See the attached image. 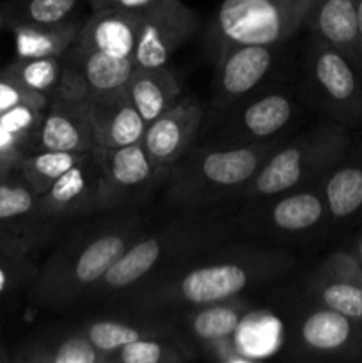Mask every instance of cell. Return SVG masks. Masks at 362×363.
Returning a JSON list of instances; mask_svg holds the SVG:
<instances>
[{
	"mask_svg": "<svg viewBox=\"0 0 362 363\" xmlns=\"http://www.w3.org/2000/svg\"><path fill=\"white\" fill-rule=\"evenodd\" d=\"M293 266V255L277 248L229 247L224 243L195 255L176 272L121 303L130 312L172 314L241 296L247 291L279 280Z\"/></svg>",
	"mask_w": 362,
	"mask_h": 363,
	"instance_id": "obj_1",
	"label": "cell"
},
{
	"mask_svg": "<svg viewBox=\"0 0 362 363\" xmlns=\"http://www.w3.org/2000/svg\"><path fill=\"white\" fill-rule=\"evenodd\" d=\"M236 222L222 213L185 211L156 229L142 230L82 301H123L202 252L227 243Z\"/></svg>",
	"mask_w": 362,
	"mask_h": 363,
	"instance_id": "obj_2",
	"label": "cell"
},
{
	"mask_svg": "<svg viewBox=\"0 0 362 363\" xmlns=\"http://www.w3.org/2000/svg\"><path fill=\"white\" fill-rule=\"evenodd\" d=\"M144 229L142 216L126 215L66 240L39 266L27 289L28 303L46 311L73 307L106 275Z\"/></svg>",
	"mask_w": 362,
	"mask_h": 363,
	"instance_id": "obj_3",
	"label": "cell"
},
{
	"mask_svg": "<svg viewBox=\"0 0 362 363\" xmlns=\"http://www.w3.org/2000/svg\"><path fill=\"white\" fill-rule=\"evenodd\" d=\"M287 137L248 145H192L163 179V199L183 211L238 201L266 156Z\"/></svg>",
	"mask_w": 362,
	"mask_h": 363,
	"instance_id": "obj_4",
	"label": "cell"
},
{
	"mask_svg": "<svg viewBox=\"0 0 362 363\" xmlns=\"http://www.w3.org/2000/svg\"><path fill=\"white\" fill-rule=\"evenodd\" d=\"M350 128L334 121L318 124L273 149L238 201L256 202L319 183L350 149Z\"/></svg>",
	"mask_w": 362,
	"mask_h": 363,
	"instance_id": "obj_5",
	"label": "cell"
},
{
	"mask_svg": "<svg viewBox=\"0 0 362 363\" xmlns=\"http://www.w3.org/2000/svg\"><path fill=\"white\" fill-rule=\"evenodd\" d=\"M314 0H222L208 27L213 59L227 46H280L305 28Z\"/></svg>",
	"mask_w": 362,
	"mask_h": 363,
	"instance_id": "obj_6",
	"label": "cell"
},
{
	"mask_svg": "<svg viewBox=\"0 0 362 363\" xmlns=\"http://www.w3.org/2000/svg\"><path fill=\"white\" fill-rule=\"evenodd\" d=\"M304 87L329 121L346 128L362 124V69L316 35L304 53Z\"/></svg>",
	"mask_w": 362,
	"mask_h": 363,
	"instance_id": "obj_7",
	"label": "cell"
},
{
	"mask_svg": "<svg viewBox=\"0 0 362 363\" xmlns=\"http://www.w3.org/2000/svg\"><path fill=\"white\" fill-rule=\"evenodd\" d=\"M213 131L208 145H248L286 137L297 123L300 105L284 89L263 87L226 108H212Z\"/></svg>",
	"mask_w": 362,
	"mask_h": 363,
	"instance_id": "obj_8",
	"label": "cell"
},
{
	"mask_svg": "<svg viewBox=\"0 0 362 363\" xmlns=\"http://www.w3.org/2000/svg\"><path fill=\"white\" fill-rule=\"evenodd\" d=\"M251 204L236 222L243 223L252 233H266L277 238H307L330 223L322 181Z\"/></svg>",
	"mask_w": 362,
	"mask_h": 363,
	"instance_id": "obj_9",
	"label": "cell"
},
{
	"mask_svg": "<svg viewBox=\"0 0 362 363\" xmlns=\"http://www.w3.org/2000/svg\"><path fill=\"white\" fill-rule=\"evenodd\" d=\"M99 172V211H130L165 177L155 169L141 142L92 151Z\"/></svg>",
	"mask_w": 362,
	"mask_h": 363,
	"instance_id": "obj_10",
	"label": "cell"
},
{
	"mask_svg": "<svg viewBox=\"0 0 362 363\" xmlns=\"http://www.w3.org/2000/svg\"><path fill=\"white\" fill-rule=\"evenodd\" d=\"M197 28V14L181 0H153L141 7L135 66L162 67Z\"/></svg>",
	"mask_w": 362,
	"mask_h": 363,
	"instance_id": "obj_11",
	"label": "cell"
},
{
	"mask_svg": "<svg viewBox=\"0 0 362 363\" xmlns=\"http://www.w3.org/2000/svg\"><path fill=\"white\" fill-rule=\"evenodd\" d=\"M293 347L309 360L362 362V321L316 303L298 319Z\"/></svg>",
	"mask_w": 362,
	"mask_h": 363,
	"instance_id": "obj_12",
	"label": "cell"
},
{
	"mask_svg": "<svg viewBox=\"0 0 362 363\" xmlns=\"http://www.w3.org/2000/svg\"><path fill=\"white\" fill-rule=\"evenodd\" d=\"M279 46L234 45L215 57L212 108H226L259 91L275 67Z\"/></svg>",
	"mask_w": 362,
	"mask_h": 363,
	"instance_id": "obj_13",
	"label": "cell"
},
{
	"mask_svg": "<svg viewBox=\"0 0 362 363\" xmlns=\"http://www.w3.org/2000/svg\"><path fill=\"white\" fill-rule=\"evenodd\" d=\"M206 108L195 96H181L180 101L146 126L141 144L155 169L167 170L194 145L199 137Z\"/></svg>",
	"mask_w": 362,
	"mask_h": 363,
	"instance_id": "obj_14",
	"label": "cell"
},
{
	"mask_svg": "<svg viewBox=\"0 0 362 363\" xmlns=\"http://www.w3.org/2000/svg\"><path fill=\"white\" fill-rule=\"evenodd\" d=\"M99 172L87 152L39 197V211L52 222L99 213Z\"/></svg>",
	"mask_w": 362,
	"mask_h": 363,
	"instance_id": "obj_15",
	"label": "cell"
},
{
	"mask_svg": "<svg viewBox=\"0 0 362 363\" xmlns=\"http://www.w3.org/2000/svg\"><path fill=\"white\" fill-rule=\"evenodd\" d=\"M309 293L322 307L362 321V266L353 252H332L312 273Z\"/></svg>",
	"mask_w": 362,
	"mask_h": 363,
	"instance_id": "obj_16",
	"label": "cell"
},
{
	"mask_svg": "<svg viewBox=\"0 0 362 363\" xmlns=\"http://www.w3.org/2000/svg\"><path fill=\"white\" fill-rule=\"evenodd\" d=\"M106 358L121 347L137 340L158 335L181 333L180 319L174 314H148L130 312V315H110V318L91 319L78 326Z\"/></svg>",
	"mask_w": 362,
	"mask_h": 363,
	"instance_id": "obj_17",
	"label": "cell"
},
{
	"mask_svg": "<svg viewBox=\"0 0 362 363\" xmlns=\"http://www.w3.org/2000/svg\"><path fill=\"white\" fill-rule=\"evenodd\" d=\"M34 145L38 151H64L77 155L94 151L91 99L48 101Z\"/></svg>",
	"mask_w": 362,
	"mask_h": 363,
	"instance_id": "obj_18",
	"label": "cell"
},
{
	"mask_svg": "<svg viewBox=\"0 0 362 363\" xmlns=\"http://www.w3.org/2000/svg\"><path fill=\"white\" fill-rule=\"evenodd\" d=\"M138 23H141L138 7L116 6L92 11L91 16L82 23L80 34L73 46L133 59Z\"/></svg>",
	"mask_w": 362,
	"mask_h": 363,
	"instance_id": "obj_19",
	"label": "cell"
},
{
	"mask_svg": "<svg viewBox=\"0 0 362 363\" xmlns=\"http://www.w3.org/2000/svg\"><path fill=\"white\" fill-rule=\"evenodd\" d=\"M305 28L362 69V35L353 0H314Z\"/></svg>",
	"mask_w": 362,
	"mask_h": 363,
	"instance_id": "obj_20",
	"label": "cell"
},
{
	"mask_svg": "<svg viewBox=\"0 0 362 363\" xmlns=\"http://www.w3.org/2000/svg\"><path fill=\"white\" fill-rule=\"evenodd\" d=\"M39 197L18 170L0 177V227L41 241L52 220L45 218L39 211Z\"/></svg>",
	"mask_w": 362,
	"mask_h": 363,
	"instance_id": "obj_21",
	"label": "cell"
},
{
	"mask_svg": "<svg viewBox=\"0 0 362 363\" xmlns=\"http://www.w3.org/2000/svg\"><path fill=\"white\" fill-rule=\"evenodd\" d=\"M67 53V62L77 66L87 84L91 101H105L126 94L131 74L137 67L133 59L109 55L96 50H82L77 46H71Z\"/></svg>",
	"mask_w": 362,
	"mask_h": 363,
	"instance_id": "obj_22",
	"label": "cell"
},
{
	"mask_svg": "<svg viewBox=\"0 0 362 363\" xmlns=\"http://www.w3.org/2000/svg\"><path fill=\"white\" fill-rule=\"evenodd\" d=\"M11 362L18 363H109L80 328L35 335L16 346Z\"/></svg>",
	"mask_w": 362,
	"mask_h": 363,
	"instance_id": "obj_23",
	"label": "cell"
},
{
	"mask_svg": "<svg viewBox=\"0 0 362 363\" xmlns=\"http://www.w3.org/2000/svg\"><path fill=\"white\" fill-rule=\"evenodd\" d=\"M91 123L94 149H117L137 144L146 131L144 119L128 92L105 101H91Z\"/></svg>",
	"mask_w": 362,
	"mask_h": 363,
	"instance_id": "obj_24",
	"label": "cell"
},
{
	"mask_svg": "<svg viewBox=\"0 0 362 363\" xmlns=\"http://www.w3.org/2000/svg\"><path fill=\"white\" fill-rule=\"evenodd\" d=\"M248 312L251 303L243 298L234 296L216 303L185 308L180 326H183L190 340H195L202 347H209L233 339Z\"/></svg>",
	"mask_w": 362,
	"mask_h": 363,
	"instance_id": "obj_25",
	"label": "cell"
},
{
	"mask_svg": "<svg viewBox=\"0 0 362 363\" xmlns=\"http://www.w3.org/2000/svg\"><path fill=\"white\" fill-rule=\"evenodd\" d=\"M330 223H351L362 218V151L346 155L322 179Z\"/></svg>",
	"mask_w": 362,
	"mask_h": 363,
	"instance_id": "obj_26",
	"label": "cell"
},
{
	"mask_svg": "<svg viewBox=\"0 0 362 363\" xmlns=\"http://www.w3.org/2000/svg\"><path fill=\"white\" fill-rule=\"evenodd\" d=\"M128 96L148 126L180 101L181 85L167 66L135 67L128 85Z\"/></svg>",
	"mask_w": 362,
	"mask_h": 363,
	"instance_id": "obj_27",
	"label": "cell"
},
{
	"mask_svg": "<svg viewBox=\"0 0 362 363\" xmlns=\"http://www.w3.org/2000/svg\"><path fill=\"white\" fill-rule=\"evenodd\" d=\"M38 241L0 227V298L28 289L39 272Z\"/></svg>",
	"mask_w": 362,
	"mask_h": 363,
	"instance_id": "obj_28",
	"label": "cell"
},
{
	"mask_svg": "<svg viewBox=\"0 0 362 363\" xmlns=\"http://www.w3.org/2000/svg\"><path fill=\"white\" fill-rule=\"evenodd\" d=\"M14 34L16 57L39 59V57H62L75 45L80 34L82 21L70 20L57 25H11Z\"/></svg>",
	"mask_w": 362,
	"mask_h": 363,
	"instance_id": "obj_29",
	"label": "cell"
},
{
	"mask_svg": "<svg viewBox=\"0 0 362 363\" xmlns=\"http://www.w3.org/2000/svg\"><path fill=\"white\" fill-rule=\"evenodd\" d=\"M197 358L194 344L181 333L137 340L110 354L109 363H183Z\"/></svg>",
	"mask_w": 362,
	"mask_h": 363,
	"instance_id": "obj_30",
	"label": "cell"
},
{
	"mask_svg": "<svg viewBox=\"0 0 362 363\" xmlns=\"http://www.w3.org/2000/svg\"><path fill=\"white\" fill-rule=\"evenodd\" d=\"M80 0H6L0 4L6 27L11 25H57L73 20Z\"/></svg>",
	"mask_w": 362,
	"mask_h": 363,
	"instance_id": "obj_31",
	"label": "cell"
},
{
	"mask_svg": "<svg viewBox=\"0 0 362 363\" xmlns=\"http://www.w3.org/2000/svg\"><path fill=\"white\" fill-rule=\"evenodd\" d=\"M85 155L64 151H35L32 155H25L16 170L35 194L43 195L67 169H71Z\"/></svg>",
	"mask_w": 362,
	"mask_h": 363,
	"instance_id": "obj_32",
	"label": "cell"
},
{
	"mask_svg": "<svg viewBox=\"0 0 362 363\" xmlns=\"http://www.w3.org/2000/svg\"><path fill=\"white\" fill-rule=\"evenodd\" d=\"M60 57H39V59H16L2 69L4 74L13 78L21 87L48 98L59 82L62 71Z\"/></svg>",
	"mask_w": 362,
	"mask_h": 363,
	"instance_id": "obj_33",
	"label": "cell"
},
{
	"mask_svg": "<svg viewBox=\"0 0 362 363\" xmlns=\"http://www.w3.org/2000/svg\"><path fill=\"white\" fill-rule=\"evenodd\" d=\"M46 106L21 103L0 113V130L6 131L20 149L25 142H34L38 138Z\"/></svg>",
	"mask_w": 362,
	"mask_h": 363,
	"instance_id": "obj_34",
	"label": "cell"
},
{
	"mask_svg": "<svg viewBox=\"0 0 362 363\" xmlns=\"http://www.w3.org/2000/svg\"><path fill=\"white\" fill-rule=\"evenodd\" d=\"M84 99H89L87 84H85L84 77L71 62L62 64L59 82L52 94L48 96V101H84Z\"/></svg>",
	"mask_w": 362,
	"mask_h": 363,
	"instance_id": "obj_35",
	"label": "cell"
},
{
	"mask_svg": "<svg viewBox=\"0 0 362 363\" xmlns=\"http://www.w3.org/2000/svg\"><path fill=\"white\" fill-rule=\"evenodd\" d=\"M21 103H31L38 106H48V98L45 94H38L28 89L21 87L18 82L9 78L0 71V113Z\"/></svg>",
	"mask_w": 362,
	"mask_h": 363,
	"instance_id": "obj_36",
	"label": "cell"
},
{
	"mask_svg": "<svg viewBox=\"0 0 362 363\" xmlns=\"http://www.w3.org/2000/svg\"><path fill=\"white\" fill-rule=\"evenodd\" d=\"M25 151L20 147H0V172L6 174L16 170Z\"/></svg>",
	"mask_w": 362,
	"mask_h": 363,
	"instance_id": "obj_37",
	"label": "cell"
},
{
	"mask_svg": "<svg viewBox=\"0 0 362 363\" xmlns=\"http://www.w3.org/2000/svg\"><path fill=\"white\" fill-rule=\"evenodd\" d=\"M92 6V11H102L109 9V7L121 6V0H89Z\"/></svg>",
	"mask_w": 362,
	"mask_h": 363,
	"instance_id": "obj_38",
	"label": "cell"
},
{
	"mask_svg": "<svg viewBox=\"0 0 362 363\" xmlns=\"http://www.w3.org/2000/svg\"><path fill=\"white\" fill-rule=\"evenodd\" d=\"M355 254V257H357V261L361 262L362 266V230L358 233L357 240H355V245H353V250H351Z\"/></svg>",
	"mask_w": 362,
	"mask_h": 363,
	"instance_id": "obj_39",
	"label": "cell"
},
{
	"mask_svg": "<svg viewBox=\"0 0 362 363\" xmlns=\"http://www.w3.org/2000/svg\"><path fill=\"white\" fill-rule=\"evenodd\" d=\"M11 362V354L7 353V350L4 347V344L0 342V363H9Z\"/></svg>",
	"mask_w": 362,
	"mask_h": 363,
	"instance_id": "obj_40",
	"label": "cell"
},
{
	"mask_svg": "<svg viewBox=\"0 0 362 363\" xmlns=\"http://www.w3.org/2000/svg\"><path fill=\"white\" fill-rule=\"evenodd\" d=\"M355 7H357V16H358V28H361L362 35V0H353Z\"/></svg>",
	"mask_w": 362,
	"mask_h": 363,
	"instance_id": "obj_41",
	"label": "cell"
},
{
	"mask_svg": "<svg viewBox=\"0 0 362 363\" xmlns=\"http://www.w3.org/2000/svg\"><path fill=\"white\" fill-rule=\"evenodd\" d=\"M4 27H6V18H4V13H2V9H0V30H2Z\"/></svg>",
	"mask_w": 362,
	"mask_h": 363,
	"instance_id": "obj_42",
	"label": "cell"
},
{
	"mask_svg": "<svg viewBox=\"0 0 362 363\" xmlns=\"http://www.w3.org/2000/svg\"><path fill=\"white\" fill-rule=\"evenodd\" d=\"M6 174H7V172H6ZM2 176H4V174H2V172H0V177H2Z\"/></svg>",
	"mask_w": 362,
	"mask_h": 363,
	"instance_id": "obj_43",
	"label": "cell"
}]
</instances>
